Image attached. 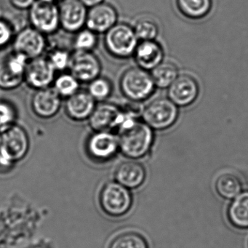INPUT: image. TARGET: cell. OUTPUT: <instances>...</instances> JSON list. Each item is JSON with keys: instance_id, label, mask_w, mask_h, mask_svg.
Wrapping results in <instances>:
<instances>
[{"instance_id": "6da1fadb", "label": "cell", "mask_w": 248, "mask_h": 248, "mask_svg": "<svg viewBox=\"0 0 248 248\" xmlns=\"http://www.w3.org/2000/svg\"><path fill=\"white\" fill-rule=\"evenodd\" d=\"M120 152L130 159H139L150 152L155 140V133L143 120L125 119L118 129Z\"/></svg>"}, {"instance_id": "7a4b0ae2", "label": "cell", "mask_w": 248, "mask_h": 248, "mask_svg": "<svg viewBox=\"0 0 248 248\" xmlns=\"http://www.w3.org/2000/svg\"><path fill=\"white\" fill-rule=\"evenodd\" d=\"M98 200L103 212L114 218L127 215L133 204L131 191L117 181L104 184L100 191Z\"/></svg>"}, {"instance_id": "3957f363", "label": "cell", "mask_w": 248, "mask_h": 248, "mask_svg": "<svg viewBox=\"0 0 248 248\" xmlns=\"http://www.w3.org/2000/svg\"><path fill=\"white\" fill-rule=\"evenodd\" d=\"M120 86L126 98L137 102L152 96L156 88L151 73L139 66L130 68L123 73Z\"/></svg>"}, {"instance_id": "277c9868", "label": "cell", "mask_w": 248, "mask_h": 248, "mask_svg": "<svg viewBox=\"0 0 248 248\" xmlns=\"http://www.w3.org/2000/svg\"><path fill=\"white\" fill-rule=\"evenodd\" d=\"M139 44L134 30L126 24H116L104 36V46L111 56L120 59L133 56Z\"/></svg>"}, {"instance_id": "5b68a950", "label": "cell", "mask_w": 248, "mask_h": 248, "mask_svg": "<svg viewBox=\"0 0 248 248\" xmlns=\"http://www.w3.org/2000/svg\"><path fill=\"white\" fill-rule=\"evenodd\" d=\"M178 107L169 98H159L149 103L142 114V120L154 130H165L178 120Z\"/></svg>"}, {"instance_id": "8992f818", "label": "cell", "mask_w": 248, "mask_h": 248, "mask_svg": "<svg viewBox=\"0 0 248 248\" xmlns=\"http://www.w3.org/2000/svg\"><path fill=\"white\" fill-rule=\"evenodd\" d=\"M30 146L28 133L17 123L0 133V157L5 161L21 160L28 153Z\"/></svg>"}, {"instance_id": "52a82bcc", "label": "cell", "mask_w": 248, "mask_h": 248, "mask_svg": "<svg viewBox=\"0 0 248 248\" xmlns=\"http://www.w3.org/2000/svg\"><path fill=\"white\" fill-rule=\"evenodd\" d=\"M30 26L45 35H51L61 28L60 12L56 3L39 0L29 10Z\"/></svg>"}, {"instance_id": "ba28073f", "label": "cell", "mask_w": 248, "mask_h": 248, "mask_svg": "<svg viewBox=\"0 0 248 248\" xmlns=\"http://www.w3.org/2000/svg\"><path fill=\"white\" fill-rule=\"evenodd\" d=\"M29 60L13 51L0 60V89L12 91L25 82Z\"/></svg>"}, {"instance_id": "9c48e42d", "label": "cell", "mask_w": 248, "mask_h": 248, "mask_svg": "<svg viewBox=\"0 0 248 248\" xmlns=\"http://www.w3.org/2000/svg\"><path fill=\"white\" fill-rule=\"evenodd\" d=\"M12 45L14 52L30 61L44 55L47 42L45 34L30 26L16 34Z\"/></svg>"}, {"instance_id": "30bf717a", "label": "cell", "mask_w": 248, "mask_h": 248, "mask_svg": "<svg viewBox=\"0 0 248 248\" xmlns=\"http://www.w3.org/2000/svg\"><path fill=\"white\" fill-rule=\"evenodd\" d=\"M56 70L47 56H40L28 62L25 83L34 91L50 88L56 77Z\"/></svg>"}, {"instance_id": "8fae6325", "label": "cell", "mask_w": 248, "mask_h": 248, "mask_svg": "<svg viewBox=\"0 0 248 248\" xmlns=\"http://www.w3.org/2000/svg\"><path fill=\"white\" fill-rule=\"evenodd\" d=\"M69 70L80 83H89L100 77L102 66L93 52L75 51L71 56Z\"/></svg>"}, {"instance_id": "7c38bea8", "label": "cell", "mask_w": 248, "mask_h": 248, "mask_svg": "<svg viewBox=\"0 0 248 248\" xmlns=\"http://www.w3.org/2000/svg\"><path fill=\"white\" fill-rule=\"evenodd\" d=\"M90 156L98 162L111 160L120 150L118 137L111 131H95L87 142Z\"/></svg>"}, {"instance_id": "4fadbf2b", "label": "cell", "mask_w": 248, "mask_h": 248, "mask_svg": "<svg viewBox=\"0 0 248 248\" xmlns=\"http://www.w3.org/2000/svg\"><path fill=\"white\" fill-rule=\"evenodd\" d=\"M124 120L121 107L111 103L97 104L88 121L90 127L95 131H111L118 129Z\"/></svg>"}, {"instance_id": "5bb4252c", "label": "cell", "mask_w": 248, "mask_h": 248, "mask_svg": "<svg viewBox=\"0 0 248 248\" xmlns=\"http://www.w3.org/2000/svg\"><path fill=\"white\" fill-rule=\"evenodd\" d=\"M61 28L69 34H76L86 27L88 9L80 0H64L59 7Z\"/></svg>"}, {"instance_id": "9a60e30c", "label": "cell", "mask_w": 248, "mask_h": 248, "mask_svg": "<svg viewBox=\"0 0 248 248\" xmlns=\"http://www.w3.org/2000/svg\"><path fill=\"white\" fill-rule=\"evenodd\" d=\"M62 99L53 87L37 90L31 97V111L42 120L54 118L61 111Z\"/></svg>"}, {"instance_id": "2e32d148", "label": "cell", "mask_w": 248, "mask_h": 248, "mask_svg": "<svg viewBox=\"0 0 248 248\" xmlns=\"http://www.w3.org/2000/svg\"><path fill=\"white\" fill-rule=\"evenodd\" d=\"M168 98L178 107H186L194 104L200 93L197 80L188 75H181L168 88Z\"/></svg>"}, {"instance_id": "e0dca14e", "label": "cell", "mask_w": 248, "mask_h": 248, "mask_svg": "<svg viewBox=\"0 0 248 248\" xmlns=\"http://www.w3.org/2000/svg\"><path fill=\"white\" fill-rule=\"evenodd\" d=\"M117 18L118 14L115 8L103 2L88 10L86 28L97 34H105L117 24Z\"/></svg>"}, {"instance_id": "ac0fdd59", "label": "cell", "mask_w": 248, "mask_h": 248, "mask_svg": "<svg viewBox=\"0 0 248 248\" xmlns=\"http://www.w3.org/2000/svg\"><path fill=\"white\" fill-rule=\"evenodd\" d=\"M96 105V101L88 91L79 90L75 95L66 99L65 113L72 121H88Z\"/></svg>"}, {"instance_id": "d6986e66", "label": "cell", "mask_w": 248, "mask_h": 248, "mask_svg": "<svg viewBox=\"0 0 248 248\" xmlns=\"http://www.w3.org/2000/svg\"><path fill=\"white\" fill-rule=\"evenodd\" d=\"M146 168L136 159L122 162L114 172L116 181L129 189H136L141 186L146 181Z\"/></svg>"}, {"instance_id": "ffe728a7", "label": "cell", "mask_w": 248, "mask_h": 248, "mask_svg": "<svg viewBox=\"0 0 248 248\" xmlns=\"http://www.w3.org/2000/svg\"><path fill=\"white\" fill-rule=\"evenodd\" d=\"M133 56L139 67L152 71L163 62L164 50L156 40L140 41Z\"/></svg>"}, {"instance_id": "44dd1931", "label": "cell", "mask_w": 248, "mask_h": 248, "mask_svg": "<svg viewBox=\"0 0 248 248\" xmlns=\"http://www.w3.org/2000/svg\"><path fill=\"white\" fill-rule=\"evenodd\" d=\"M228 221L235 229H248V189L232 199L226 212Z\"/></svg>"}, {"instance_id": "7402d4cb", "label": "cell", "mask_w": 248, "mask_h": 248, "mask_svg": "<svg viewBox=\"0 0 248 248\" xmlns=\"http://www.w3.org/2000/svg\"><path fill=\"white\" fill-rule=\"evenodd\" d=\"M215 188L222 198L232 200L242 192V183L240 178L235 174L225 172L217 177L215 182Z\"/></svg>"}, {"instance_id": "603a6c76", "label": "cell", "mask_w": 248, "mask_h": 248, "mask_svg": "<svg viewBox=\"0 0 248 248\" xmlns=\"http://www.w3.org/2000/svg\"><path fill=\"white\" fill-rule=\"evenodd\" d=\"M180 13L187 18L201 19L208 15L213 6L212 0H176Z\"/></svg>"}, {"instance_id": "cb8c5ba5", "label": "cell", "mask_w": 248, "mask_h": 248, "mask_svg": "<svg viewBox=\"0 0 248 248\" xmlns=\"http://www.w3.org/2000/svg\"><path fill=\"white\" fill-rule=\"evenodd\" d=\"M156 88L165 89L168 88L177 79L178 69L176 65L172 62H162L151 72Z\"/></svg>"}, {"instance_id": "d4e9b609", "label": "cell", "mask_w": 248, "mask_h": 248, "mask_svg": "<svg viewBox=\"0 0 248 248\" xmlns=\"http://www.w3.org/2000/svg\"><path fill=\"white\" fill-rule=\"evenodd\" d=\"M108 248H150L147 239L136 232H124L114 236Z\"/></svg>"}, {"instance_id": "484cf974", "label": "cell", "mask_w": 248, "mask_h": 248, "mask_svg": "<svg viewBox=\"0 0 248 248\" xmlns=\"http://www.w3.org/2000/svg\"><path fill=\"white\" fill-rule=\"evenodd\" d=\"M52 87L62 98L67 99L80 90V82L70 72H62L56 77Z\"/></svg>"}, {"instance_id": "4316f807", "label": "cell", "mask_w": 248, "mask_h": 248, "mask_svg": "<svg viewBox=\"0 0 248 248\" xmlns=\"http://www.w3.org/2000/svg\"><path fill=\"white\" fill-rule=\"evenodd\" d=\"M87 91L96 102H104L112 93V84L109 79L100 76L88 83Z\"/></svg>"}, {"instance_id": "83f0119b", "label": "cell", "mask_w": 248, "mask_h": 248, "mask_svg": "<svg viewBox=\"0 0 248 248\" xmlns=\"http://www.w3.org/2000/svg\"><path fill=\"white\" fill-rule=\"evenodd\" d=\"M98 45V34L88 28L75 34L73 47L75 51L93 52Z\"/></svg>"}, {"instance_id": "f1b7e54d", "label": "cell", "mask_w": 248, "mask_h": 248, "mask_svg": "<svg viewBox=\"0 0 248 248\" xmlns=\"http://www.w3.org/2000/svg\"><path fill=\"white\" fill-rule=\"evenodd\" d=\"M136 37L140 41L155 40L159 34L157 23L152 18H143L139 20L133 27Z\"/></svg>"}, {"instance_id": "f546056e", "label": "cell", "mask_w": 248, "mask_h": 248, "mask_svg": "<svg viewBox=\"0 0 248 248\" xmlns=\"http://www.w3.org/2000/svg\"><path fill=\"white\" fill-rule=\"evenodd\" d=\"M18 110L11 101L0 100V133L16 124Z\"/></svg>"}, {"instance_id": "4dcf8cb0", "label": "cell", "mask_w": 248, "mask_h": 248, "mask_svg": "<svg viewBox=\"0 0 248 248\" xmlns=\"http://www.w3.org/2000/svg\"><path fill=\"white\" fill-rule=\"evenodd\" d=\"M72 54L63 49L51 50L47 56L56 72H63L69 69Z\"/></svg>"}, {"instance_id": "1f68e13d", "label": "cell", "mask_w": 248, "mask_h": 248, "mask_svg": "<svg viewBox=\"0 0 248 248\" xmlns=\"http://www.w3.org/2000/svg\"><path fill=\"white\" fill-rule=\"evenodd\" d=\"M15 34L11 23L0 18V50L5 48L14 42Z\"/></svg>"}, {"instance_id": "d6a6232c", "label": "cell", "mask_w": 248, "mask_h": 248, "mask_svg": "<svg viewBox=\"0 0 248 248\" xmlns=\"http://www.w3.org/2000/svg\"><path fill=\"white\" fill-rule=\"evenodd\" d=\"M11 5L16 10L26 11L30 10L35 3L36 0H10Z\"/></svg>"}, {"instance_id": "836d02e7", "label": "cell", "mask_w": 248, "mask_h": 248, "mask_svg": "<svg viewBox=\"0 0 248 248\" xmlns=\"http://www.w3.org/2000/svg\"><path fill=\"white\" fill-rule=\"evenodd\" d=\"M80 2L83 5H85L87 8H91L103 3V2H104V0H80Z\"/></svg>"}, {"instance_id": "e575fe53", "label": "cell", "mask_w": 248, "mask_h": 248, "mask_svg": "<svg viewBox=\"0 0 248 248\" xmlns=\"http://www.w3.org/2000/svg\"><path fill=\"white\" fill-rule=\"evenodd\" d=\"M42 1H45V2H53V3H56L59 0H42Z\"/></svg>"}]
</instances>
